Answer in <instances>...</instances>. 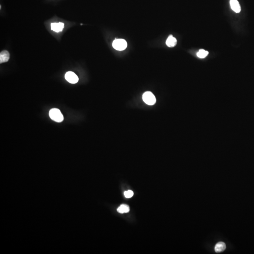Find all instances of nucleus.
I'll return each mask as SVG.
<instances>
[{"mask_svg":"<svg viewBox=\"0 0 254 254\" xmlns=\"http://www.w3.org/2000/svg\"><path fill=\"white\" fill-rule=\"evenodd\" d=\"M113 46L115 50L119 51H122L126 49L127 47V42L122 39H116L113 42Z\"/></svg>","mask_w":254,"mask_h":254,"instance_id":"3","label":"nucleus"},{"mask_svg":"<svg viewBox=\"0 0 254 254\" xmlns=\"http://www.w3.org/2000/svg\"><path fill=\"white\" fill-rule=\"evenodd\" d=\"M226 248V245L223 242L217 243L215 247V250L216 253H220L224 251Z\"/></svg>","mask_w":254,"mask_h":254,"instance_id":"9","label":"nucleus"},{"mask_svg":"<svg viewBox=\"0 0 254 254\" xmlns=\"http://www.w3.org/2000/svg\"><path fill=\"white\" fill-rule=\"evenodd\" d=\"M64 27V24L63 23L60 22L58 23H52L51 24V30L55 32H60L63 30Z\"/></svg>","mask_w":254,"mask_h":254,"instance_id":"6","label":"nucleus"},{"mask_svg":"<svg viewBox=\"0 0 254 254\" xmlns=\"http://www.w3.org/2000/svg\"><path fill=\"white\" fill-rule=\"evenodd\" d=\"M231 7L232 10L236 13H240L241 11V7L237 0H231Z\"/></svg>","mask_w":254,"mask_h":254,"instance_id":"5","label":"nucleus"},{"mask_svg":"<svg viewBox=\"0 0 254 254\" xmlns=\"http://www.w3.org/2000/svg\"><path fill=\"white\" fill-rule=\"evenodd\" d=\"M65 78L67 82L72 84H75L78 82L79 78L74 72H68L65 75Z\"/></svg>","mask_w":254,"mask_h":254,"instance_id":"4","label":"nucleus"},{"mask_svg":"<svg viewBox=\"0 0 254 254\" xmlns=\"http://www.w3.org/2000/svg\"><path fill=\"white\" fill-rule=\"evenodd\" d=\"M143 100L147 105L152 106L156 103L155 96L151 92H147L143 95Z\"/></svg>","mask_w":254,"mask_h":254,"instance_id":"2","label":"nucleus"},{"mask_svg":"<svg viewBox=\"0 0 254 254\" xmlns=\"http://www.w3.org/2000/svg\"><path fill=\"white\" fill-rule=\"evenodd\" d=\"M49 115L51 120L57 122H61L64 120V117L60 111L57 108H53L50 110Z\"/></svg>","mask_w":254,"mask_h":254,"instance_id":"1","label":"nucleus"},{"mask_svg":"<svg viewBox=\"0 0 254 254\" xmlns=\"http://www.w3.org/2000/svg\"><path fill=\"white\" fill-rule=\"evenodd\" d=\"M209 54V52L204 50H200L197 53V56L198 57L201 58H204L206 57Z\"/></svg>","mask_w":254,"mask_h":254,"instance_id":"11","label":"nucleus"},{"mask_svg":"<svg viewBox=\"0 0 254 254\" xmlns=\"http://www.w3.org/2000/svg\"><path fill=\"white\" fill-rule=\"evenodd\" d=\"M166 45L169 47H174L177 45V40L176 38L174 37L172 35H170L167 38L166 42Z\"/></svg>","mask_w":254,"mask_h":254,"instance_id":"8","label":"nucleus"},{"mask_svg":"<svg viewBox=\"0 0 254 254\" xmlns=\"http://www.w3.org/2000/svg\"><path fill=\"white\" fill-rule=\"evenodd\" d=\"M117 211L121 214H123L124 213H128L130 211V208L127 205L121 204L119 208H118Z\"/></svg>","mask_w":254,"mask_h":254,"instance_id":"10","label":"nucleus"},{"mask_svg":"<svg viewBox=\"0 0 254 254\" xmlns=\"http://www.w3.org/2000/svg\"><path fill=\"white\" fill-rule=\"evenodd\" d=\"M124 194L125 197L127 198H130L131 197H132L134 195L133 191H131V190H128V191L125 192Z\"/></svg>","mask_w":254,"mask_h":254,"instance_id":"12","label":"nucleus"},{"mask_svg":"<svg viewBox=\"0 0 254 254\" xmlns=\"http://www.w3.org/2000/svg\"><path fill=\"white\" fill-rule=\"evenodd\" d=\"M10 53L7 50L1 51L0 53V63L7 62L10 59Z\"/></svg>","mask_w":254,"mask_h":254,"instance_id":"7","label":"nucleus"}]
</instances>
